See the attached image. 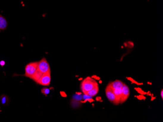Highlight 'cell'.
<instances>
[{
	"mask_svg": "<svg viewBox=\"0 0 163 122\" xmlns=\"http://www.w3.org/2000/svg\"><path fill=\"white\" fill-rule=\"evenodd\" d=\"M97 86H98V83L94 79L91 77H87L82 82L81 89L84 94Z\"/></svg>",
	"mask_w": 163,
	"mask_h": 122,
	"instance_id": "1",
	"label": "cell"
},
{
	"mask_svg": "<svg viewBox=\"0 0 163 122\" xmlns=\"http://www.w3.org/2000/svg\"><path fill=\"white\" fill-rule=\"evenodd\" d=\"M38 62H31L27 64L25 68V76L32 78L38 67Z\"/></svg>",
	"mask_w": 163,
	"mask_h": 122,
	"instance_id": "2",
	"label": "cell"
},
{
	"mask_svg": "<svg viewBox=\"0 0 163 122\" xmlns=\"http://www.w3.org/2000/svg\"><path fill=\"white\" fill-rule=\"evenodd\" d=\"M51 81V76H50V71L43 73L42 76H41L39 80L37 82L38 84L44 86H48L49 85Z\"/></svg>",
	"mask_w": 163,
	"mask_h": 122,
	"instance_id": "3",
	"label": "cell"
},
{
	"mask_svg": "<svg viewBox=\"0 0 163 122\" xmlns=\"http://www.w3.org/2000/svg\"><path fill=\"white\" fill-rule=\"evenodd\" d=\"M39 70L43 73H45L46 72L50 71V67L46 61V58H43L39 62H38V67Z\"/></svg>",
	"mask_w": 163,
	"mask_h": 122,
	"instance_id": "4",
	"label": "cell"
},
{
	"mask_svg": "<svg viewBox=\"0 0 163 122\" xmlns=\"http://www.w3.org/2000/svg\"><path fill=\"white\" fill-rule=\"evenodd\" d=\"M122 95H121V100L120 102V103H123V102H125L129 95V88L126 85L124 84L122 88Z\"/></svg>",
	"mask_w": 163,
	"mask_h": 122,
	"instance_id": "5",
	"label": "cell"
},
{
	"mask_svg": "<svg viewBox=\"0 0 163 122\" xmlns=\"http://www.w3.org/2000/svg\"><path fill=\"white\" fill-rule=\"evenodd\" d=\"M106 97L110 101V102L113 103L115 99V97L112 89L109 84L106 89Z\"/></svg>",
	"mask_w": 163,
	"mask_h": 122,
	"instance_id": "6",
	"label": "cell"
},
{
	"mask_svg": "<svg viewBox=\"0 0 163 122\" xmlns=\"http://www.w3.org/2000/svg\"><path fill=\"white\" fill-rule=\"evenodd\" d=\"M112 91L115 97V99L113 103L115 105H118L121 100V95L122 92V88L114 89H112Z\"/></svg>",
	"mask_w": 163,
	"mask_h": 122,
	"instance_id": "7",
	"label": "cell"
},
{
	"mask_svg": "<svg viewBox=\"0 0 163 122\" xmlns=\"http://www.w3.org/2000/svg\"><path fill=\"white\" fill-rule=\"evenodd\" d=\"M109 85L112 88V89H114L122 88L123 86L124 83L120 80H117L112 82V83H109Z\"/></svg>",
	"mask_w": 163,
	"mask_h": 122,
	"instance_id": "8",
	"label": "cell"
},
{
	"mask_svg": "<svg viewBox=\"0 0 163 122\" xmlns=\"http://www.w3.org/2000/svg\"><path fill=\"white\" fill-rule=\"evenodd\" d=\"M7 23L6 19L0 15V30H4L7 28Z\"/></svg>",
	"mask_w": 163,
	"mask_h": 122,
	"instance_id": "9",
	"label": "cell"
},
{
	"mask_svg": "<svg viewBox=\"0 0 163 122\" xmlns=\"http://www.w3.org/2000/svg\"><path fill=\"white\" fill-rule=\"evenodd\" d=\"M98 92H99V88H98V86H97V87H95L92 90L85 92L84 94H85V95L93 97L96 95L97 94H98Z\"/></svg>",
	"mask_w": 163,
	"mask_h": 122,
	"instance_id": "10",
	"label": "cell"
},
{
	"mask_svg": "<svg viewBox=\"0 0 163 122\" xmlns=\"http://www.w3.org/2000/svg\"><path fill=\"white\" fill-rule=\"evenodd\" d=\"M43 74V73L42 72H40L37 68V70H36L35 73L33 76L32 79L34 80V81H35L36 82H37L38 80H39L40 78H41V76H42Z\"/></svg>",
	"mask_w": 163,
	"mask_h": 122,
	"instance_id": "11",
	"label": "cell"
},
{
	"mask_svg": "<svg viewBox=\"0 0 163 122\" xmlns=\"http://www.w3.org/2000/svg\"><path fill=\"white\" fill-rule=\"evenodd\" d=\"M135 90H136L137 92H138V93L141 94L142 95H144V94H146L147 92H144L143 90H142L140 88H135Z\"/></svg>",
	"mask_w": 163,
	"mask_h": 122,
	"instance_id": "12",
	"label": "cell"
},
{
	"mask_svg": "<svg viewBox=\"0 0 163 122\" xmlns=\"http://www.w3.org/2000/svg\"><path fill=\"white\" fill-rule=\"evenodd\" d=\"M41 92H42L43 94H44L47 95V94H49L50 90H49V89L45 88L42 89V90Z\"/></svg>",
	"mask_w": 163,
	"mask_h": 122,
	"instance_id": "13",
	"label": "cell"
},
{
	"mask_svg": "<svg viewBox=\"0 0 163 122\" xmlns=\"http://www.w3.org/2000/svg\"><path fill=\"white\" fill-rule=\"evenodd\" d=\"M126 78L128 79V80H130L132 82V83H135V84H137L138 85H143V83H139L137 82H136V81H135L133 78H132L131 77H126Z\"/></svg>",
	"mask_w": 163,
	"mask_h": 122,
	"instance_id": "14",
	"label": "cell"
},
{
	"mask_svg": "<svg viewBox=\"0 0 163 122\" xmlns=\"http://www.w3.org/2000/svg\"><path fill=\"white\" fill-rule=\"evenodd\" d=\"M135 97L137 98L138 99H139V100H142V99H144V100H145V97H144L143 95H139V96H135Z\"/></svg>",
	"mask_w": 163,
	"mask_h": 122,
	"instance_id": "15",
	"label": "cell"
},
{
	"mask_svg": "<svg viewBox=\"0 0 163 122\" xmlns=\"http://www.w3.org/2000/svg\"><path fill=\"white\" fill-rule=\"evenodd\" d=\"M61 95L63 96V97H67V95L65 94V93L64 92H61Z\"/></svg>",
	"mask_w": 163,
	"mask_h": 122,
	"instance_id": "16",
	"label": "cell"
},
{
	"mask_svg": "<svg viewBox=\"0 0 163 122\" xmlns=\"http://www.w3.org/2000/svg\"><path fill=\"white\" fill-rule=\"evenodd\" d=\"M93 78H94L96 79H98V80H100V77H97V76H93Z\"/></svg>",
	"mask_w": 163,
	"mask_h": 122,
	"instance_id": "17",
	"label": "cell"
},
{
	"mask_svg": "<svg viewBox=\"0 0 163 122\" xmlns=\"http://www.w3.org/2000/svg\"><path fill=\"white\" fill-rule=\"evenodd\" d=\"M163 90L161 91V97H162V98H163Z\"/></svg>",
	"mask_w": 163,
	"mask_h": 122,
	"instance_id": "18",
	"label": "cell"
},
{
	"mask_svg": "<svg viewBox=\"0 0 163 122\" xmlns=\"http://www.w3.org/2000/svg\"><path fill=\"white\" fill-rule=\"evenodd\" d=\"M100 99H101V98L100 97H97L96 100L99 101Z\"/></svg>",
	"mask_w": 163,
	"mask_h": 122,
	"instance_id": "19",
	"label": "cell"
},
{
	"mask_svg": "<svg viewBox=\"0 0 163 122\" xmlns=\"http://www.w3.org/2000/svg\"><path fill=\"white\" fill-rule=\"evenodd\" d=\"M155 99V97H152V98H151V100L152 101L154 99Z\"/></svg>",
	"mask_w": 163,
	"mask_h": 122,
	"instance_id": "20",
	"label": "cell"
},
{
	"mask_svg": "<svg viewBox=\"0 0 163 122\" xmlns=\"http://www.w3.org/2000/svg\"><path fill=\"white\" fill-rule=\"evenodd\" d=\"M99 83H102V81H100Z\"/></svg>",
	"mask_w": 163,
	"mask_h": 122,
	"instance_id": "21",
	"label": "cell"
}]
</instances>
